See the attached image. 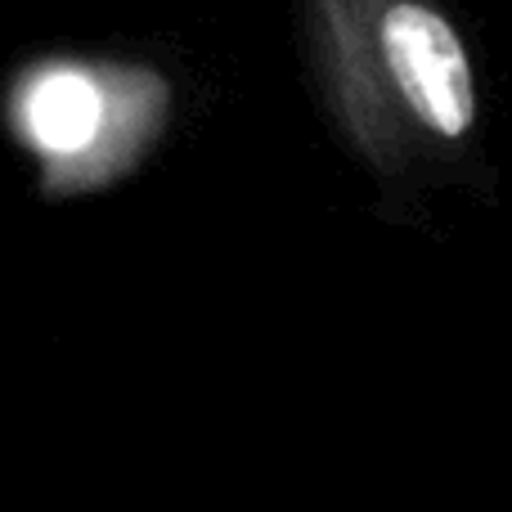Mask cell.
I'll list each match as a JSON object with an SVG mask.
<instances>
[{"label": "cell", "mask_w": 512, "mask_h": 512, "mask_svg": "<svg viewBox=\"0 0 512 512\" xmlns=\"http://www.w3.org/2000/svg\"><path fill=\"white\" fill-rule=\"evenodd\" d=\"M378 41L391 81L418 122L445 140H463L477 122V86L459 32L436 9L405 0L387 9Z\"/></svg>", "instance_id": "1"}, {"label": "cell", "mask_w": 512, "mask_h": 512, "mask_svg": "<svg viewBox=\"0 0 512 512\" xmlns=\"http://www.w3.org/2000/svg\"><path fill=\"white\" fill-rule=\"evenodd\" d=\"M27 126L54 153H77L99 131V90L77 72H54L27 95Z\"/></svg>", "instance_id": "2"}]
</instances>
